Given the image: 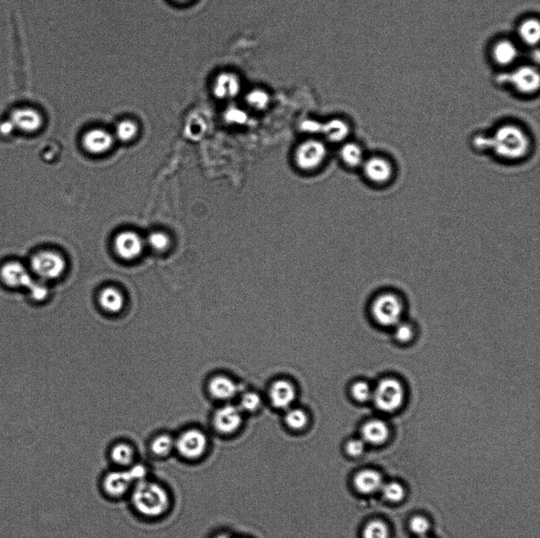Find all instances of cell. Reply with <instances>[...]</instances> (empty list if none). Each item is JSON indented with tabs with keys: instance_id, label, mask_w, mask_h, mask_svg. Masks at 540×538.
<instances>
[{
	"instance_id": "obj_1",
	"label": "cell",
	"mask_w": 540,
	"mask_h": 538,
	"mask_svg": "<svg viewBox=\"0 0 540 538\" xmlns=\"http://www.w3.org/2000/svg\"><path fill=\"white\" fill-rule=\"evenodd\" d=\"M489 135V155L504 164L524 161L533 151L532 135L520 122L504 121L499 123Z\"/></svg>"
},
{
	"instance_id": "obj_2",
	"label": "cell",
	"mask_w": 540,
	"mask_h": 538,
	"mask_svg": "<svg viewBox=\"0 0 540 538\" xmlns=\"http://www.w3.org/2000/svg\"><path fill=\"white\" fill-rule=\"evenodd\" d=\"M129 496L134 510L146 519L161 518L171 507V496L168 489L149 477L134 484Z\"/></svg>"
},
{
	"instance_id": "obj_3",
	"label": "cell",
	"mask_w": 540,
	"mask_h": 538,
	"mask_svg": "<svg viewBox=\"0 0 540 538\" xmlns=\"http://www.w3.org/2000/svg\"><path fill=\"white\" fill-rule=\"evenodd\" d=\"M328 157L330 148L326 141L321 138L307 137L293 148L291 161L299 173L314 174L325 166Z\"/></svg>"
},
{
	"instance_id": "obj_4",
	"label": "cell",
	"mask_w": 540,
	"mask_h": 538,
	"mask_svg": "<svg viewBox=\"0 0 540 538\" xmlns=\"http://www.w3.org/2000/svg\"><path fill=\"white\" fill-rule=\"evenodd\" d=\"M360 171L364 180L378 189L392 185L397 175L395 161L389 155L380 152L367 155Z\"/></svg>"
},
{
	"instance_id": "obj_5",
	"label": "cell",
	"mask_w": 540,
	"mask_h": 538,
	"mask_svg": "<svg viewBox=\"0 0 540 538\" xmlns=\"http://www.w3.org/2000/svg\"><path fill=\"white\" fill-rule=\"evenodd\" d=\"M502 84H508L514 91L524 97H532L539 93L540 74L539 69L533 65L515 66L502 75Z\"/></svg>"
},
{
	"instance_id": "obj_6",
	"label": "cell",
	"mask_w": 540,
	"mask_h": 538,
	"mask_svg": "<svg viewBox=\"0 0 540 538\" xmlns=\"http://www.w3.org/2000/svg\"><path fill=\"white\" fill-rule=\"evenodd\" d=\"M404 399V387L402 383L395 378H384L373 388L372 400L380 411L395 412L402 406Z\"/></svg>"
},
{
	"instance_id": "obj_7",
	"label": "cell",
	"mask_w": 540,
	"mask_h": 538,
	"mask_svg": "<svg viewBox=\"0 0 540 538\" xmlns=\"http://www.w3.org/2000/svg\"><path fill=\"white\" fill-rule=\"evenodd\" d=\"M403 305L398 295L393 293L381 294L372 305V315L381 326L394 327L402 321Z\"/></svg>"
},
{
	"instance_id": "obj_8",
	"label": "cell",
	"mask_w": 540,
	"mask_h": 538,
	"mask_svg": "<svg viewBox=\"0 0 540 538\" xmlns=\"http://www.w3.org/2000/svg\"><path fill=\"white\" fill-rule=\"evenodd\" d=\"M31 274L40 281H49L61 277L66 268L65 260L56 252L40 251L31 259Z\"/></svg>"
},
{
	"instance_id": "obj_9",
	"label": "cell",
	"mask_w": 540,
	"mask_h": 538,
	"mask_svg": "<svg viewBox=\"0 0 540 538\" xmlns=\"http://www.w3.org/2000/svg\"><path fill=\"white\" fill-rule=\"evenodd\" d=\"M208 447V437L199 429L185 430L175 438V453L186 461H196L202 458Z\"/></svg>"
},
{
	"instance_id": "obj_10",
	"label": "cell",
	"mask_w": 540,
	"mask_h": 538,
	"mask_svg": "<svg viewBox=\"0 0 540 538\" xmlns=\"http://www.w3.org/2000/svg\"><path fill=\"white\" fill-rule=\"evenodd\" d=\"M33 281L31 274L20 262H10L0 267V285L8 292L24 293Z\"/></svg>"
},
{
	"instance_id": "obj_11",
	"label": "cell",
	"mask_w": 540,
	"mask_h": 538,
	"mask_svg": "<svg viewBox=\"0 0 540 538\" xmlns=\"http://www.w3.org/2000/svg\"><path fill=\"white\" fill-rule=\"evenodd\" d=\"M102 489L111 499H121L130 494L134 482L127 469L116 468L103 475Z\"/></svg>"
},
{
	"instance_id": "obj_12",
	"label": "cell",
	"mask_w": 540,
	"mask_h": 538,
	"mask_svg": "<svg viewBox=\"0 0 540 538\" xmlns=\"http://www.w3.org/2000/svg\"><path fill=\"white\" fill-rule=\"evenodd\" d=\"M520 56V47L514 40L502 38L495 41L491 49V58L497 67L510 70L516 66Z\"/></svg>"
},
{
	"instance_id": "obj_13",
	"label": "cell",
	"mask_w": 540,
	"mask_h": 538,
	"mask_svg": "<svg viewBox=\"0 0 540 538\" xmlns=\"http://www.w3.org/2000/svg\"><path fill=\"white\" fill-rule=\"evenodd\" d=\"M242 84L236 73L222 72L215 77L213 84V95L219 100L236 98L242 91Z\"/></svg>"
},
{
	"instance_id": "obj_14",
	"label": "cell",
	"mask_w": 540,
	"mask_h": 538,
	"mask_svg": "<svg viewBox=\"0 0 540 538\" xmlns=\"http://www.w3.org/2000/svg\"><path fill=\"white\" fill-rule=\"evenodd\" d=\"M352 128L348 121L342 118H332L322 122L320 138L327 144L341 145L349 140Z\"/></svg>"
},
{
	"instance_id": "obj_15",
	"label": "cell",
	"mask_w": 540,
	"mask_h": 538,
	"mask_svg": "<svg viewBox=\"0 0 540 538\" xmlns=\"http://www.w3.org/2000/svg\"><path fill=\"white\" fill-rule=\"evenodd\" d=\"M144 242L139 235L133 232H123L116 236L114 248L117 255L126 261L137 258L142 253Z\"/></svg>"
},
{
	"instance_id": "obj_16",
	"label": "cell",
	"mask_w": 540,
	"mask_h": 538,
	"mask_svg": "<svg viewBox=\"0 0 540 538\" xmlns=\"http://www.w3.org/2000/svg\"><path fill=\"white\" fill-rule=\"evenodd\" d=\"M242 420V411L239 407L226 405L216 411L213 421L217 431L223 434H230L240 428Z\"/></svg>"
},
{
	"instance_id": "obj_17",
	"label": "cell",
	"mask_w": 540,
	"mask_h": 538,
	"mask_svg": "<svg viewBox=\"0 0 540 538\" xmlns=\"http://www.w3.org/2000/svg\"><path fill=\"white\" fill-rule=\"evenodd\" d=\"M338 156L344 168L350 171H360L367 155L361 143L348 140L339 145Z\"/></svg>"
},
{
	"instance_id": "obj_18",
	"label": "cell",
	"mask_w": 540,
	"mask_h": 538,
	"mask_svg": "<svg viewBox=\"0 0 540 538\" xmlns=\"http://www.w3.org/2000/svg\"><path fill=\"white\" fill-rule=\"evenodd\" d=\"M15 129L26 133L36 132L43 127V118L37 110L31 108L16 109L10 116Z\"/></svg>"
},
{
	"instance_id": "obj_19",
	"label": "cell",
	"mask_w": 540,
	"mask_h": 538,
	"mask_svg": "<svg viewBox=\"0 0 540 538\" xmlns=\"http://www.w3.org/2000/svg\"><path fill=\"white\" fill-rule=\"evenodd\" d=\"M114 137L102 129H93L86 132L83 138L84 149L92 155H102L114 145Z\"/></svg>"
},
{
	"instance_id": "obj_20",
	"label": "cell",
	"mask_w": 540,
	"mask_h": 538,
	"mask_svg": "<svg viewBox=\"0 0 540 538\" xmlns=\"http://www.w3.org/2000/svg\"><path fill=\"white\" fill-rule=\"evenodd\" d=\"M296 392L293 384L285 380L275 381L270 389L273 406L279 409H288L295 399Z\"/></svg>"
},
{
	"instance_id": "obj_21",
	"label": "cell",
	"mask_w": 540,
	"mask_h": 538,
	"mask_svg": "<svg viewBox=\"0 0 540 538\" xmlns=\"http://www.w3.org/2000/svg\"><path fill=\"white\" fill-rule=\"evenodd\" d=\"M109 457L116 468L127 469L137 462V451L131 443L118 442L109 449Z\"/></svg>"
},
{
	"instance_id": "obj_22",
	"label": "cell",
	"mask_w": 540,
	"mask_h": 538,
	"mask_svg": "<svg viewBox=\"0 0 540 538\" xmlns=\"http://www.w3.org/2000/svg\"><path fill=\"white\" fill-rule=\"evenodd\" d=\"M389 436V428L385 422L380 419H373L363 425L362 439L373 445H383Z\"/></svg>"
},
{
	"instance_id": "obj_23",
	"label": "cell",
	"mask_w": 540,
	"mask_h": 538,
	"mask_svg": "<svg viewBox=\"0 0 540 538\" xmlns=\"http://www.w3.org/2000/svg\"><path fill=\"white\" fill-rule=\"evenodd\" d=\"M355 489L362 494L378 492L383 486V479L379 472L371 469L362 470L354 478Z\"/></svg>"
},
{
	"instance_id": "obj_24",
	"label": "cell",
	"mask_w": 540,
	"mask_h": 538,
	"mask_svg": "<svg viewBox=\"0 0 540 538\" xmlns=\"http://www.w3.org/2000/svg\"><path fill=\"white\" fill-rule=\"evenodd\" d=\"M516 35L522 45L528 48H536L540 38V23L537 17H530L520 22Z\"/></svg>"
},
{
	"instance_id": "obj_25",
	"label": "cell",
	"mask_w": 540,
	"mask_h": 538,
	"mask_svg": "<svg viewBox=\"0 0 540 538\" xmlns=\"http://www.w3.org/2000/svg\"><path fill=\"white\" fill-rule=\"evenodd\" d=\"M209 390L215 398L226 400L236 395L238 391L237 383L231 378L219 376L213 378L209 383Z\"/></svg>"
},
{
	"instance_id": "obj_26",
	"label": "cell",
	"mask_w": 540,
	"mask_h": 538,
	"mask_svg": "<svg viewBox=\"0 0 540 538\" xmlns=\"http://www.w3.org/2000/svg\"><path fill=\"white\" fill-rule=\"evenodd\" d=\"M153 457L166 459L175 453V438L169 434L158 435L153 438L149 445Z\"/></svg>"
},
{
	"instance_id": "obj_27",
	"label": "cell",
	"mask_w": 540,
	"mask_h": 538,
	"mask_svg": "<svg viewBox=\"0 0 540 538\" xmlns=\"http://www.w3.org/2000/svg\"><path fill=\"white\" fill-rule=\"evenodd\" d=\"M99 301L103 309L109 312H118L124 306V297L113 287L104 289L100 294Z\"/></svg>"
},
{
	"instance_id": "obj_28",
	"label": "cell",
	"mask_w": 540,
	"mask_h": 538,
	"mask_svg": "<svg viewBox=\"0 0 540 538\" xmlns=\"http://www.w3.org/2000/svg\"><path fill=\"white\" fill-rule=\"evenodd\" d=\"M245 102L249 108L261 111L268 109L271 97L265 90L254 88L246 94Z\"/></svg>"
},
{
	"instance_id": "obj_29",
	"label": "cell",
	"mask_w": 540,
	"mask_h": 538,
	"mask_svg": "<svg viewBox=\"0 0 540 538\" xmlns=\"http://www.w3.org/2000/svg\"><path fill=\"white\" fill-rule=\"evenodd\" d=\"M138 133V127L136 122L132 120L121 121L116 127L115 134L117 139L122 143H128L136 137Z\"/></svg>"
},
{
	"instance_id": "obj_30",
	"label": "cell",
	"mask_w": 540,
	"mask_h": 538,
	"mask_svg": "<svg viewBox=\"0 0 540 538\" xmlns=\"http://www.w3.org/2000/svg\"><path fill=\"white\" fill-rule=\"evenodd\" d=\"M285 421L288 427L293 430L303 429L308 423V416L300 409H290L286 412Z\"/></svg>"
},
{
	"instance_id": "obj_31",
	"label": "cell",
	"mask_w": 540,
	"mask_h": 538,
	"mask_svg": "<svg viewBox=\"0 0 540 538\" xmlns=\"http://www.w3.org/2000/svg\"><path fill=\"white\" fill-rule=\"evenodd\" d=\"M32 303H42L49 295V290L43 281L36 282L33 280L31 285L23 293Z\"/></svg>"
},
{
	"instance_id": "obj_32",
	"label": "cell",
	"mask_w": 540,
	"mask_h": 538,
	"mask_svg": "<svg viewBox=\"0 0 540 538\" xmlns=\"http://www.w3.org/2000/svg\"><path fill=\"white\" fill-rule=\"evenodd\" d=\"M388 526L380 520L369 522L363 530V538H389Z\"/></svg>"
},
{
	"instance_id": "obj_33",
	"label": "cell",
	"mask_w": 540,
	"mask_h": 538,
	"mask_svg": "<svg viewBox=\"0 0 540 538\" xmlns=\"http://www.w3.org/2000/svg\"><path fill=\"white\" fill-rule=\"evenodd\" d=\"M373 388L371 384L366 381H360L355 383L351 388V394L357 401L360 403H366L372 400Z\"/></svg>"
},
{
	"instance_id": "obj_34",
	"label": "cell",
	"mask_w": 540,
	"mask_h": 538,
	"mask_svg": "<svg viewBox=\"0 0 540 538\" xmlns=\"http://www.w3.org/2000/svg\"><path fill=\"white\" fill-rule=\"evenodd\" d=\"M383 495L386 500L391 502H400L405 496V489L401 484L396 482H391L383 484Z\"/></svg>"
},
{
	"instance_id": "obj_35",
	"label": "cell",
	"mask_w": 540,
	"mask_h": 538,
	"mask_svg": "<svg viewBox=\"0 0 540 538\" xmlns=\"http://www.w3.org/2000/svg\"><path fill=\"white\" fill-rule=\"evenodd\" d=\"M472 149L478 153H490V135L489 132H477L471 137Z\"/></svg>"
},
{
	"instance_id": "obj_36",
	"label": "cell",
	"mask_w": 540,
	"mask_h": 538,
	"mask_svg": "<svg viewBox=\"0 0 540 538\" xmlns=\"http://www.w3.org/2000/svg\"><path fill=\"white\" fill-rule=\"evenodd\" d=\"M146 244L157 252H163L168 249L170 245L169 236L163 232H155L149 235Z\"/></svg>"
},
{
	"instance_id": "obj_37",
	"label": "cell",
	"mask_w": 540,
	"mask_h": 538,
	"mask_svg": "<svg viewBox=\"0 0 540 538\" xmlns=\"http://www.w3.org/2000/svg\"><path fill=\"white\" fill-rule=\"evenodd\" d=\"M393 328L395 339L401 344H407L414 338L415 330L410 324L401 321Z\"/></svg>"
},
{
	"instance_id": "obj_38",
	"label": "cell",
	"mask_w": 540,
	"mask_h": 538,
	"mask_svg": "<svg viewBox=\"0 0 540 538\" xmlns=\"http://www.w3.org/2000/svg\"><path fill=\"white\" fill-rule=\"evenodd\" d=\"M321 126L322 122L314 119H307L299 124V129L307 137L320 138Z\"/></svg>"
},
{
	"instance_id": "obj_39",
	"label": "cell",
	"mask_w": 540,
	"mask_h": 538,
	"mask_svg": "<svg viewBox=\"0 0 540 538\" xmlns=\"http://www.w3.org/2000/svg\"><path fill=\"white\" fill-rule=\"evenodd\" d=\"M261 399L260 395L255 393H245L240 399V410L248 412H254L260 407Z\"/></svg>"
},
{
	"instance_id": "obj_40",
	"label": "cell",
	"mask_w": 540,
	"mask_h": 538,
	"mask_svg": "<svg viewBox=\"0 0 540 538\" xmlns=\"http://www.w3.org/2000/svg\"><path fill=\"white\" fill-rule=\"evenodd\" d=\"M430 523L424 516H417L410 520V528L413 533L422 537H425L430 530Z\"/></svg>"
},
{
	"instance_id": "obj_41",
	"label": "cell",
	"mask_w": 540,
	"mask_h": 538,
	"mask_svg": "<svg viewBox=\"0 0 540 538\" xmlns=\"http://www.w3.org/2000/svg\"><path fill=\"white\" fill-rule=\"evenodd\" d=\"M127 470L130 473L134 484L148 478L149 470L144 464L136 462Z\"/></svg>"
},
{
	"instance_id": "obj_42",
	"label": "cell",
	"mask_w": 540,
	"mask_h": 538,
	"mask_svg": "<svg viewBox=\"0 0 540 538\" xmlns=\"http://www.w3.org/2000/svg\"><path fill=\"white\" fill-rule=\"evenodd\" d=\"M366 442L362 439H353L348 442L346 452L352 457H360L366 449Z\"/></svg>"
},
{
	"instance_id": "obj_43",
	"label": "cell",
	"mask_w": 540,
	"mask_h": 538,
	"mask_svg": "<svg viewBox=\"0 0 540 538\" xmlns=\"http://www.w3.org/2000/svg\"><path fill=\"white\" fill-rule=\"evenodd\" d=\"M226 121L231 123L243 124L247 121V116L242 110L238 109H229L225 114Z\"/></svg>"
},
{
	"instance_id": "obj_44",
	"label": "cell",
	"mask_w": 540,
	"mask_h": 538,
	"mask_svg": "<svg viewBox=\"0 0 540 538\" xmlns=\"http://www.w3.org/2000/svg\"><path fill=\"white\" fill-rule=\"evenodd\" d=\"M14 126L13 122L9 120L8 122H5L1 124V126H0V133H1L3 135H9L14 131Z\"/></svg>"
},
{
	"instance_id": "obj_45",
	"label": "cell",
	"mask_w": 540,
	"mask_h": 538,
	"mask_svg": "<svg viewBox=\"0 0 540 538\" xmlns=\"http://www.w3.org/2000/svg\"><path fill=\"white\" fill-rule=\"evenodd\" d=\"M214 538H231L230 536H228L226 535H219L215 536Z\"/></svg>"
},
{
	"instance_id": "obj_46",
	"label": "cell",
	"mask_w": 540,
	"mask_h": 538,
	"mask_svg": "<svg viewBox=\"0 0 540 538\" xmlns=\"http://www.w3.org/2000/svg\"><path fill=\"white\" fill-rule=\"evenodd\" d=\"M176 1L184 3V2L190 1V0H176Z\"/></svg>"
},
{
	"instance_id": "obj_47",
	"label": "cell",
	"mask_w": 540,
	"mask_h": 538,
	"mask_svg": "<svg viewBox=\"0 0 540 538\" xmlns=\"http://www.w3.org/2000/svg\"><path fill=\"white\" fill-rule=\"evenodd\" d=\"M421 538H427V537H421Z\"/></svg>"
}]
</instances>
